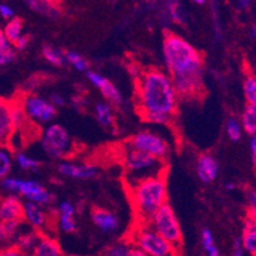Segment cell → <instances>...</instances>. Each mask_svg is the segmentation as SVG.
I'll return each instance as SVG.
<instances>
[{
	"instance_id": "1",
	"label": "cell",
	"mask_w": 256,
	"mask_h": 256,
	"mask_svg": "<svg viewBox=\"0 0 256 256\" xmlns=\"http://www.w3.org/2000/svg\"><path fill=\"white\" fill-rule=\"evenodd\" d=\"M162 52L178 98L199 96L203 90V58L198 48L180 34L168 32L164 37Z\"/></svg>"
},
{
	"instance_id": "2",
	"label": "cell",
	"mask_w": 256,
	"mask_h": 256,
	"mask_svg": "<svg viewBox=\"0 0 256 256\" xmlns=\"http://www.w3.org/2000/svg\"><path fill=\"white\" fill-rule=\"evenodd\" d=\"M136 102L142 118L150 124L167 125L178 110V96L167 72L144 70L136 80Z\"/></svg>"
},
{
	"instance_id": "3",
	"label": "cell",
	"mask_w": 256,
	"mask_h": 256,
	"mask_svg": "<svg viewBox=\"0 0 256 256\" xmlns=\"http://www.w3.org/2000/svg\"><path fill=\"white\" fill-rule=\"evenodd\" d=\"M132 208L140 223H148L153 214L167 204V184L164 176L136 182L129 188Z\"/></svg>"
},
{
	"instance_id": "4",
	"label": "cell",
	"mask_w": 256,
	"mask_h": 256,
	"mask_svg": "<svg viewBox=\"0 0 256 256\" xmlns=\"http://www.w3.org/2000/svg\"><path fill=\"white\" fill-rule=\"evenodd\" d=\"M124 168L125 181L130 188L146 178L164 176L166 166L162 160L129 148L124 157Z\"/></svg>"
},
{
	"instance_id": "5",
	"label": "cell",
	"mask_w": 256,
	"mask_h": 256,
	"mask_svg": "<svg viewBox=\"0 0 256 256\" xmlns=\"http://www.w3.org/2000/svg\"><path fill=\"white\" fill-rule=\"evenodd\" d=\"M132 244L146 256H176L178 251L146 223H139L132 236Z\"/></svg>"
},
{
	"instance_id": "6",
	"label": "cell",
	"mask_w": 256,
	"mask_h": 256,
	"mask_svg": "<svg viewBox=\"0 0 256 256\" xmlns=\"http://www.w3.org/2000/svg\"><path fill=\"white\" fill-rule=\"evenodd\" d=\"M0 186L4 192H10V195H20L27 199V202H32L38 206H44L51 203L52 195L46 190L38 181L31 178H20L8 176L0 181Z\"/></svg>"
},
{
	"instance_id": "7",
	"label": "cell",
	"mask_w": 256,
	"mask_h": 256,
	"mask_svg": "<svg viewBox=\"0 0 256 256\" xmlns=\"http://www.w3.org/2000/svg\"><path fill=\"white\" fill-rule=\"evenodd\" d=\"M146 224H150L160 236L164 237L178 250L182 244V230L174 209L168 203L160 206Z\"/></svg>"
},
{
	"instance_id": "8",
	"label": "cell",
	"mask_w": 256,
	"mask_h": 256,
	"mask_svg": "<svg viewBox=\"0 0 256 256\" xmlns=\"http://www.w3.org/2000/svg\"><path fill=\"white\" fill-rule=\"evenodd\" d=\"M41 148L52 160H64L73 150V140L64 126L50 124L45 128L40 139Z\"/></svg>"
},
{
	"instance_id": "9",
	"label": "cell",
	"mask_w": 256,
	"mask_h": 256,
	"mask_svg": "<svg viewBox=\"0 0 256 256\" xmlns=\"http://www.w3.org/2000/svg\"><path fill=\"white\" fill-rule=\"evenodd\" d=\"M130 148L164 160L170 152L168 142L158 132L142 130L130 139Z\"/></svg>"
},
{
	"instance_id": "10",
	"label": "cell",
	"mask_w": 256,
	"mask_h": 256,
	"mask_svg": "<svg viewBox=\"0 0 256 256\" xmlns=\"http://www.w3.org/2000/svg\"><path fill=\"white\" fill-rule=\"evenodd\" d=\"M22 110L31 124H50L56 116V107H54L48 98L37 94H28L20 102Z\"/></svg>"
},
{
	"instance_id": "11",
	"label": "cell",
	"mask_w": 256,
	"mask_h": 256,
	"mask_svg": "<svg viewBox=\"0 0 256 256\" xmlns=\"http://www.w3.org/2000/svg\"><path fill=\"white\" fill-rule=\"evenodd\" d=\"M88 82L92 86H94L96 88H98V90L101 92L102 96L107 100V102L110 104H121L124 98H122V94H121L120 90H118L115 84H114L111 80L106 78V76H101L97 72L88 70L86 73Z\"/></svg>"
},
{
	"instance_id": "12",
	"label": "cell",
	"mask_w": 256,
	"mask_h": 256,
	"mask_svg": "<svg viewBox=\"0 0 256 256\" xmlns=\"http://www.w3.org/2000/svg\"><path fill=\"white\" fill-rule=\"evenodd\" d=\"M58 172L62 176L78 180H90L98 172V168L90 164H74L69 160H62L58 164Z\"/></svg>"
},
{
	"instance_id": "13",
	"label": "cell",
	"mask_w": 256,
	"mask_h": 256,
	"mask_svg": "<svg viewBox=\"0 0 256 256\" xmlns=\"http://www.w3.org/2000/svg\"><path fill=\"white\" fill-rule=\"evenodd\" d=\"M23 203L17 195H8L0 203V222H23Z\"/></svg>"
},
{
	"instance_id": "14",
	"label": "cell",
	"mask_w": 256,
	"mask_h": 256,
	"mask_svg": "<svg viewBox=\"0 0 256 256\" xmlns=\"http://www.w3.org/2000/svg\"><path fill=\"white\" fill-rule=\"evenodd\" d=\"M13 101L0 98V146H8L14 136V126L12 120Z\"/></svg>"
},
{
	"instance_id": "15",
	"label": "cell",
	"mask_w": 256,
	"mask_h": 256,
	"mask_svg": "<svg viewBox=\"0 0 256 256\" xmlns=\"http://www.w3.org/2000/svg\"><path fill=\"white\" fill-rule=\"evenodd\" d=\"M218 166L217 160L212 154H200L196 160V174L200 181L204 184H209L216 180L218 174Z\"/></svg>"
},
{
	"instance_id": "16",
	"label": "cell",
	"mask_w": 256,
	"mask_h": 256,
	"mask_svg": "<svg viewBox=\"0 0 256 256\" xmlns=\"http://www.w3.org/2000/svg\"><path fill=\"white\" fill-rule=\"evenodd\" d=\"M92 222L94 223L98 230H101L104 234H111L115 232L120 226V220H118V216L114 214L112 212L107 210L104 208L93 209L92 212Z\"/></svg>"
},
{
	"instance_id": "17",
	"label": "cell",
	"mask_w": 256,
	"mask_h": 256,
	"mask_svg": "<svg viewBox=\"0 0 256 256\" xmlns=\"http://www.w3.org/2000/svg\"><path fill=\"white\" fill-rule=\"evenodd\" d=\"M23 222L34 230H40L48 223V216L41 206L32 202H26L23 206Z\"/></svg>"
},
{
	"instance_id": "18",
	"label": "cell",
	"mask_w": 256,
	"mask_h": 256,
	"mask_svg": "<svg viewBox=\"0 0 256 256\" xmlns=\"http://www.w3.org/2000/svg\"><path fill=\"white\" fill-rule=\"evenodd\" d=\"M27 6L38 14L45 16L51 20H58L62 14V9L59 8V6L56 3L48 2V0H28Z\"/></svg>"
},
{
	"instance_id": "19",
	"label": "cell",
	"mask_w": 256,
	"mask_h": 256,
	"mask_svg": "<svg viewBox=\"0 0 256 256\" xmlns=\"http://www.w3.org/2000/svg\"><path fill=\"white\" fill-rule=\"evenodd\" d=\"M28 256H62V248L56 240L48 236H41L36 248Z\"/></svg>"
},
{
	"instance_id": "20",
	"label": "cell",
	"mask_w": 256,
	"mask_h": 256,
	"mask_svg": "<svg viewBox=\"0 0 256 256\" xmlns=\"http://www.w3.org/2000/svg\"><path fill=\"white\" fill-rule=\"evenodd\" d=\"M40 238H41V234H37L36 231H22L16 238L14 248H18L23 255H30L32 250L36 248Z\"/></svg>"
},
{
	"instance_id": "21",
	"label": "cell",
	"mask_w": 256,
	"mask_h": 256,
	"mask_svg": "<svg viewBox=\"0 0 256 256\" xmlns=\"http://www.w3.org/2000/svg\"><path fill=\"white\" fill-rule=\"evenodd\" d=\"M104 256H146V254L136 248L132 242L120 241L108 246Z\"/></svg>"
},
{
	"instance_id": "22",
	"label": "cell",
	"mask_w": 256,
	"mask_h": 256,
	"mask_svg": "<svg viewBox=\"0 0 256 256\" xmlns=\"http://www.w3.org/2000/svg\"><path fill=\"white\" fill-rule=\"evenodd\" d=\"M94 115L101 126L108 128L114 124L115 116H114L112 104H110L107 101L97 102L94 104Z\"/></svg>"
},
{
	"instance_id": "23",
	"label": "cell",
	"mask_w": 256,
	"mask_h": 256,
	"mask_svg": "<svg viewBox=\"0 0 256 256\" xmlns=\"http://www.w3.org/2000/svg\"><path fill=\"white\" fill-rule=\"evenodd\" d=\"M241 244L252 255H256V220H246Z\"/></svg>"
},
{
	"instance_id": "24",
	"label": "cell",
	"mask_w": 256,
	"mask_h": 256,
	"mask_svg": "<svg viewBox=\"0 0 256 256\" xmlns=\"http://www.w3.org/2000/svg\"><path fill=\"white\" fill-rule=\"evenodd\" d=\"M22 223L23 222H0V245L16 241L18 234L22 232Z\"/></svg>"
},
{
	"instance_id": "25",
	"label": "cell",
	"mask_w": 256,
	"mask_h": 256,
	"mask_svg": "<svg viewBox=\"0 0 256 256\" xmlns=\"http://www.w3.org/2000/svg\"><path fill=\"white\" fill-rule=\"evenodd\" d=\"M3 32L9 42H10L12 45H14L18 40L24 34H23V20L17 17L8 20V22L6 23V27L3 28Z\"/></svg>"
},
{
	"instance_id": "26",
	"label": "cell",
	"mask_w": 256,
	"mask_h": 256,
	"mask_svg": "<svg viewBox=\"0 0 256 256\" xmlns=\"http://www.w3.org/2000/svg\"><path fill=\"white\" fill-rule=\"evenodd\" d=\"M16 59V50L6 40L3 30L0 28V66L10 64Z\"/></svg>"
},
{
	"instance_id": "27",
	"label": "cell",
	"mask_w": 256,
	"mask_h": 256,
	"mask_svg": "<svg viewBox=\"0 0 256 256\" xmlns=\"http://www.w3.org/2000/svg\"><path fill=\"white\" fill-rule=\"evenodd\" d=\"M14 157L8 146H0V181L8 178L13 167Z\"/></svg>"
},
{
	"instance_id": "28",
	"label": "cell",
	"mask_w": 256,
	"mask_h": 256,
	"mask_svg": "<svg viewBox=\"0 0 256 256\" xmlns=\"http://www.w3.org/2000/svg\"><path fill=\"white\" fill-rule=\"evenodd\" d=\"M42 56L44 59H46V62H50L54 66H62L64 65L65 60V52L62 50H60L59 48H55V46L51 45H45L42 48Z\"/></svg>"
},
{
	"instance_id": "29",
	"label": "cell",
	"mask_w": 256,
	"mask_h": 256,
	"mask_svg": "<svg viewBox=\"0 0 256 256\" xmlns=\"http://www.w3.org/2000/svg\"><path fill=\"white\" fill-rule=\"evenodd\" d=\"M12 120H13V126H14V134L23 132L26 125L31 124L27 116H26L24 111L22 110V106H20V102L18 104L13 102V106H12Z\"/></svg>"
},
{
	"instance_id": "30",
	"label": "cell",
	"mask_w": 256,
	"mask_h": 256,
	"mask_svg": "<svg viewBox=\"0 0 256 256\" xmlns=\"http://www.w3.org/2000/svg\"><path fill=\"white\" fill-rule=\"evenodd\" d=\"M14 162L20 170H24V171L36 172L41 166V162L37 158L31 157L24 152H18L14 156Z\"/></svg>"
},
{
	"instance_id": "31",
	"label": "cell",
	"mask_w": 256,
	"mask_h": 256,
	"mask_svg": "<svg viewBox=\"0 0 256 256\" xmlns=\"http://www.w3.org/2000/svg\"><path fill=\"white\" fill-rule=\"evenodd\" d=\"M167 17L172 22L178 23V24H184L188 17H186V10L184 8L182 3H178V2L167 3Z\"/></svg>"
},
{
	"instance_id": "32",
	"label": "cell",
	"mask_w": 256,
	"mask_h": 256,
	"mask_svg": "<svg viewBox=\"0 0 256 256\" xmlns=\"http://www.w3.org/2000/svg\"><path fill=\"white\" fill-rule=\"evenodd\" d=\"M65 60L78 72H84V73H87L90 70V62L80 54L76 52V51H66L65 52Z\"/></svg>"
},
{
	"instance_id": "33",
	"label": "cell",
	"mask_w": 256,
	"mask_h": 256,
	"mask_svg": "<svg viewBox=\"0 0 256 256\" xmlns=\"http://www.w3.org/2000/svg\"><path fill=\"white\" fill-rule=\"evenodd\" d=\"M242 126L246 130V132L255 136L256 134V108L248 104L242 114Z\"/></svg>"
},
{
	"instance_id": "34",
	"label": "cell",
	"mask_w": 256,
	"mask_h": 256,
	"mask_svg": "<svg viewBox=\"0 0 256 256\" xmlns=\"http://www.w3.org/2000/svg\"><path fill=\"white\" fill-rule=\"evenodd\" d=\"M244 90L248 100V104L256 108V76H248L244 84Z\"/></svg>"
},
{
	"instance_id": "35",
	"label": "cell",
	"mask_w": 256,
	"mask_h": 256,
	"mask_svg": "<svg viewBox=\"0 0 256 256\" xmlns=\"http://www.w3.org/2000/svg\"><path fill=\"white\" fill-rule=\"evenodd\" d=\"M58 224L59 228L65 234H73L76 230V223L74 217H66V216H58Z\"/></svg>"
},
{
	"instance_id": "36",
	"label": "cell",
	"mask_w": 256,
	"mask_h": 256,
	"mask_svg": "<svg viewBox=\"0 0 256 256\" xmlns=\"http://www.w3.org/2000/svg\"><path fill=\"white\" fill-rule=\"evenodd\" d=\"M226 129H227L228 136H230L232 140H240V138H241V126H240L238 121H237L236 118H230V120L227 121V126H226Z\"/></svg>"
},
{
	"instance_id": "37",
	"label": "cell",
	"mask_w": 256,
	"mask_h": 256,
	"mask_svg": "<svg viewBox=\"0 0 256 256\" xmlns=\"http://www.w3.org/2000/svg\"><path fill=\"white\" fill-rule=\"evenodd\" d=\"M246 198L248 202V218L251 220H256V192H254L252 188L246 192Z\"/></svg>"
},
{
	"instance_id": "38",
	"label": "cell",
	"mask_w": 256,
	"mask_h": 256,
	"mask_svg": "<svg viewBox=\"0 0 256 256\" xmlns=\"http://www.w3.org/2000/svg\"><path fill=\"white\" fill-rule=\"evenodd\" d=\"M76 214V206H73V203L68 202V200H64L58 206V216H66V217H74Z\"/></svg>"
},
{
	"instance_id": "39",
	"label": "cell",
	"mask_w": 256,
	"mask_h": 256,
	"mask_svg": "<svg viewBox=\"0 0 256 256\" xmlns=\"http://www.w3.org/2000/svg\"><path fill=\"white\" fill-rule=\"evenodd\" d=\"M202 245H203L204 250L216 246L214 245L213 234H212V231L209 230V228H204L203 232H202Z\"/></svg>"
},
{
	"instance_id": "40",
	"label": "cell",
	"mask_w": 256,
	"mask_h": 256,
	"mask_svg": "<svg viewBox=\"0 0 256 256\" xmlns=\"http://www.w3.org/2000/svg\"><path fill=\"white\" fill-rule=\"evenodd\" d=\"M14 9L12 8L9 4L0 3V17L4 18L6 20H10L14 18Z\"/></svg>"
},
{
	"instance_id": "41",
	"label": "cell",
	"mask_w": 256,
	"mask_h": 256,
	"mask_svg": "<svg viewBox=\"0 0 256 256\" xmlns=\"http://www.w3.org/2000/svg\"><path fill=\"white\" fill-rule=\"evenodd\" d=\"M48 101L52 104L54 107H62L66 104V98H65L64 96H62L60 93H52L50 96V98H48Z\"/></svg>"
},
{
	"instance_id": "42",
	"label": "cell",
	"mask_w": 256,
	"mask_h": 256,
	"mask_svg": "<svg viewBox=\"0 0 256 256\" xmlns=\"http://www.w3.org/2000/svg\"><path fill=\"white\" fill-rule=\"evenodd\" d=\"M30 41H31V38H30L28 34H23V36L20 37V40H18L17 42H16L14 45H13V48H14V50L22 51V50H24V48L30 45Z\"/></svg>"
},
{
	"instance_id": "43",
	"label": "cell",
	"mask_w": 256,
	"mask_h": 256,
	"mask_svg": "<svg viewBox=\"0 0 256 256\" xmlns=\"http://www.w3.org/2000/svg\"><path fill=\"white\" fill-rule=\"evenodd\" d=\"M0 256H26V255H23L18 248H14V246H9V248H0Z\"/></svg>"
},
{
	"instance_id": "44",
	"label": "cell",
	"mask_w": 256,
	"mask_h": 256,
	"mask_svg": "<svg viewBox=\"0 0 256 256\" xmlns=\"http://www.w3.org/2000/svg\"><path fill=\"white\" fill-rule=\"evenodd\" d=\"M128 70H129L130 76L136 79V80H138L142 76V74H143V70H140V68H139L138 65H129Z\"/></svg>"
},
{
	"instance_id": "45",
	"label": "cell",
	"mask_w": 256,
	"mask_h": 256,
	"mask_svg": "<svg viewBox=\"0 0 256 256\" xmlns=\"http://www.w3.org/2000/svg\"><path fill=\"white\" fill-rule=\"evenodd\" d=\"M70 104H73L74 108H78V110H82L83 107L86 106V101L82 98V97H79V96L72 97Z\"/></svg>"
},
{
	"instance_id": "46",
	"label": "cell",
	"mask_w": 256,
	"mask_h": 256,
	"mask_svg": "<svg viewBox=\"0 0 256 256\" xmlns=\"http://www.w3.org/2000/svg\"><path fill=\"white\" fill-rule=\"evenodd\" d=\"M251 150H252V156L256 160V134L251 139Z\"/></svg>"
},
{
	"instance_id": "47",
	"label": "cell",
	"mask_w": 256,
	"mask_h": 256,
	"mask_svg": "<svg viewBox=\"0 0 256 256\" xmlns=\"http://www.w3.org/2000/svg\"><path fill=\"white\" fill-rule=\"evenodd\" d=\"M232 256H242L241 248H234V255H232Z\"/></svg>"
},
{
	"instance_id": "48",
	"label": "cell",
	"mask_w": 256,
	"mask_h": 256,
	"mask_svg": "<svg viewBox=\"0 0 256 256\" xmlns=\"http://www.w3.org/2000/svg\"><path fill=\"white\" fill-rule=\"evenodd\" d=\"M226 188H234V185H232V184H227V185H226Z\"/></svg>"
},
{
	"instance_id": "49",
	"label": "cell",
	"mask_w": 256,
	"mask_h": 256,
	"mask_svg": "<svg viewBox=\"0 0 256 256\" xmlns=\"http://www.w3.org/2000/svg\"><path fill=\"white\" fill-rule=\"evenodd\" d=\"M206 3V2H203V0H196V2H195V4H204Z\"/></svg>"
},
{
	"instance_id": "50",
	"label": "cell",
	"mask_w": 256,
	"mask_h": 256,
	"mask_svg": "<svg viewBox=\"0 0 256 256\" xmlns=\"http://www.w3.org/2000/svg\"><path fill=\"white\" fill-rule=\"evenodd\" d=\"M254 34L256 36V22H255V24H254Z\"/></svg>"
},
{
	"instance_id": "51",
	"label": "cell",
	"mask_w": 256,
	"mask_h": 256,
	"mask_svg": "<svg viewBox=\"0 0 256 256\" xmlns=\"http://www.w3.org/2000/svg\"><path fill=\"white\" fill-rule=\"evenodd\" d=\"M2 200H3V198H2V195H0V203H2Z\"/></svg>"
},
{
	"instance_id": "52",
	"label": "cell",
	"mask_w": 256,
	"mask_h": 256,
	"mask_svg": "<svg viewBox=\"0 0 256 256\" xmlns=\"http://www.w3.org/2000/svg\"><path fill=\"white\" fill-rule=\"evenodd\" d=\"M254 256H256V255H254Z\"/></svg>"
},
{
	"instance_id": "53",
	"label": "cell",
	"mask_w": 256,
	"mask_h": 256,
	"mask_svg": "<svg viewBox=\"0 0 256 256\" xmlns=\"http://www.w3.org/2000/svg\"><path fill=\"white\" fill-rule=\"evenodd\" d=\"M176 256H178V255H176Z\"/></svg>"
}]
</instances>
